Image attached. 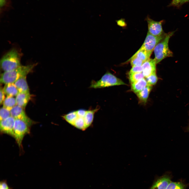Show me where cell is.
Wrapping results in <instances>:
<instances>
[{"label": "cell", "instance_id": "obj_6", "mask_svg": "<svg viewBox=\"0 0 189 189\" xmlns=\"http://www.w3.org/2000/svg\"><path fill=\"white\" fill-rule=\"evenodd\" d=\"M167 34L165 33L160 36H156L148 32L145 40L139 49L152 53L156 45L164 38Z\"/></svg>", "mask_w": 189, "mask_h": 189}, {"label": "cell", "instance_id": "obj_24", "mask_svg": "<svg viewBox=\"0 0 189 189\" xmlns=\"http://www.w3.org/2000/svg\"><path fill=\"white\" fill-rule=\"evenodd\" d=\"M145 78L148 84L151 86L155 85L158 81V77L156 72Z\"/></svg>", "mask_w": 189, "mask_h": 189}, {"label": "cell", "instance_id": "obj_4", "mask_svg": "<svg viewBox=\"0 0 189 189\" xmlns=\"http://www.w3.org/2000/svg\"><path fill=\"white\" fill-rule=\"evenodd\" d=\"M121 80L109 72L106 73L99 80H92L90 87L94 88H101L109 86L126 85Z\"/></svg>", "mask_w": 189, "mask_h": 189}, {"label": "cell", "instance_id": "obj_1", "mask_svg": "<svg viewBox=\"0 0 189 189\" xmlns=\"http://www.w3.org/2000/svg\"><path fill=\"white\" fill-rule=\"evenodd\" d=\"M35 65L33 64L25 66L21 65L13 70L4 72L1 75L0 82L5 84L14 83L20 77L27 76L32 71Z\"/></svg>", "mask_w": 189, "mask_h": 189}, {"label": "cell", "instance_id": "obj_16", "mask_svg": "<svg viewBox=\"0 0 189 189\" xmlns=\"http://www.w3.org/2000/svg\"><path fill=\"white\" fill-rule=\"evenodd\" d=\"M4 93L7 96H16L19 92L14 83L6 84L3 88Z\"/></svg>", "mask_w": 189, "mask_h": 189}, {"label": "cell", "instance_id": "obj_9", "mask_svg": "<svg viewBox=\"0 0 189 189\" xmlns=\"http://www.w3.org/2000/svg\"><path fill=\"white\" fill-rule=\"evenodd\" d=\"M15 119L14 118L10 116L5 119L0 120L1 132L14 138V127Z\"/></svg>", "mask_w": 189, "mask_h": 189}, {"label": "cell", "instance_id": "obj_28", "mask_svg": "<svg viewBox=\"0 0 189 189\" xmlns=\"http://www.w3.org/2000/svg\"><path fill=\"white\" fill-rule=\"evenodd\" d=\"M143 69L142 66H132L129 74L133 73L142 72Z\"/></svg>", "mask_w": 189, "mask_h": 189}, {"label": "cell", "instance_id": "obj_20", "mask_svg": "<svg viewBox=\"0 0 189 189\" xmlns=\"http://www.w3.org/2000/svg\"><path fill=\"white\" fill-rule=\"evenodd\" d=\"M63 118L72 126L77 118L76 111L69 112L62 116Z\"/></svg>", "mask_w": 189, "mask_h": 189}, {"label": "cell", "instance_id": "obj_29", "mask_svg": "<svg viewBox=\"0 0 189 189\" xmlns=\"http://www.w3.org/2000/svg\"><path fill=\"white\" fill-rule=\"evenodd\" d=\"M188 2L189 0H172L171 4L172 6H178Z\"/></svg>", "mask_w": 189, "mask_h": 189}, {"label": "cell", "instance_id": "obj_22", "mask_svg": "<svg viewBox=\"0 0 189 189\" xmlns=\"http://www.w3.org/2000/svg\"><path fill=\"white\" fill-rule=\"evenodd\" d=\"M73 126L82 130H85L86 129L83 118L77 117Z\"/></svg>", "mask_w": 189, "mask_h": 189}, {"label": "cell", "instance_id": "obj_13", "mask_svg": "<svg viewBox=\"0 0 189 189\" xmlns=\"http://www.w3.org/2000/svg\"><path fill=\"white\" fill-rule=\"evenodd\" d=\"M14 84L19 92H29V88L26 80V76L20 77Z\"/></svg>", "mask_w": 189, "mask_h": 189}, {"label": "cell", "instance_id": "obj_31", "mask_svg": "<svg viewBox=\"0 0 189 189\" xmlns=\"http://www.w3.org/2000/svg\"><path fill=\"white\" fill-rule=\"evenodd\" d=\"M5 93L3 88L1 87L0 90V103L1 104L5 99Z\"/></svg>", "mask_w": 189, "mask_h": 189}, {"label": "cell", "instance_id": "obj_21", "mask_svg": "<svg viewBox=\"0 0 189 189\" xmlns=\"http://www.w3.org/2000/svg\"><path fill=\"white\" fill-rule=\"evenodd\" d=\"M12 8L11 0H0L1 14L9 10Z\"/></svg>", "mask_w": 189, "mask_h": 189}, {"label": "cell", "instance_id": "obj_2", "mask_svg": "<svg viewBox=\"0 0 189 189\" xmlns=\"http://www.w3.org/2000/svg\"><path fill=\"white\" fill-rule=\"evenodd\" d=\"M20 56L18 51L13 49L5 54L0 61V66L4 72L11 71L21 65Z\"/></svg>", "mask_w": 189, "mask_h": 189}, {"label": "cell", "instance_id": "obj_11", "mask_svg": "<svg viewBox=\"0 0 189 189\" xmlns=\"http://www.w3.org/2000/svg\"><path fill=\"white\" fill-rule=\"evenodd\" d=\"M30 92H19L16 96L17 105L25 108L30 98Z\"/></svg>", "mask_w": 189, "mask_h": 189}, {"label": "cell", "instance_id": "obj_5", "mask_svg": "<svg viewBox=\"0 0 189 189\" xmlns=\"http://www.w3.org/2000/svg\"><path fill=\"white\" fill-rule=\"evenodd\" d=\"M30 127L25 122L21 120L15 119L14 127V138L19 147L25 136L30 133Z\"/></svg>", "mask_w": 189, "mask_h": 189}, {"label": "cell", "instance_id": "obj_30", "mask_svg": "<svg viewBox=\"0 0 189 189\" xmlns=\"http://www.w3.org/2000/svg\"><path fill=\"white\" fill-rule=\"evenodd\" d=\"M87 110L84 109H80L76 111L77 117L84 118Z\"/></svg>", "mask_w": 189, "mask_h": 189}, {"label": "cell", "instance_id": "obj_23", "mask_svg": "<svg viewBox=\"0 0 189 189\" xmlns=\"http://www.w3.org/2000/svg\"><path fill=\"white\" fill-rule=\"evenodd\" d=\"M129 75V78L131 83L139 81L145 77L142 72L133 73Z\"/></svg>", "mask_w": 189, "mask_h": 189}, {"label": "cell", "instance_id": "obj_8", "mask_svg": "<svg viewBox=\"0 0 189 189\" xmlns=\"http://www.w3.org/2000/svg\"><path fill=\"white\" fill-rule=\"evenodd\" d=\"M11 116L15 119H18L25 122L30 127L35 123L26 115L24 108L17 105L10 111Z\"/></svg>", "mask_w": 189, "mask_h": 189}, {"label": "cell", "instance_id": "obj_12", "mask_svg": "<svg viewBox=\"0 0 189 189\" xmlns=\"http://www.w3.org/2000/svg\"><path fill=\"white\" fill-rule=\"evenodd\" d=\"M171 182L168 177L163 176L158 179L154 184L151 189H166Z\"/></svg>", "mask_w": 189, "mask_h": 189}, {"label": "cell", "instance_id": "obj_25", "mask_svg": "<svg viewBox=\"0 0 189 189\" xmlns=\"http://www.w3.org/2000/svg\"><path fill=\"white\" fill-rule=\"evenodd\" d=\"M11 116L10 110L3 107L0 109V120L5 119Z\"/></svg>", "mask_w": 189, "mask_h": 189}, {"label": "cell", "instance_id": "obj_32", "mask_svg": "<svg viewBox=\"0 0 189 189\" xmlns=\"http://www.w3.org/2000/svg\"><path fill=\"white\" fill-rule=\"evenodd\" d=\"M0 189H10L7 183L5 181L0 182Z\"/></svg>", "mask_w": 189, "mask_h": 189}, {"label": "cell", "instance_id": "obj_17", "mask_svg": "<svg viewBox=\"0 0 189 189\" xmlns=\"http://www.w3.org/2000/svg\"><path fill=\"white\" fill-rule=\"evenodd\" d=\"M99 109L96 108L93 109L87 110L84 117V120L86 129L88 128L92 124L94 113Z\"/></svg>", "mask_w": 189, "mask_h": 189}, {"label": "cell", "instance_id": "obj_15", "mask_svg": "<svg viewBox=\"0 0 189 189\" xmlns=\"http://www.w3.org/2000/svg\"><path fill=\"white\" fill-rule=\"evenodd\" d=\"M148 85L145 79L144 78L139 81L131 83V90L136 94L142 90Z\"/></svg>", "mask_w": 189, "mask_h": 189}, {"label": "cell", "instance_id": "obj_14", "mask_svg": "<svg viewBox=\"0 0 189 189\" xmlns=\"http://www.w3.org/2000/svg\"><path fill=\"white\" fill-rule=\"evenodd\" d=\"M152 88V86L148 84L142 90L136 94L141 103L145 104L146 102Z\"/></svg>", "mask_w": 189, "mask_h": 189}, {"label": "cell", "instance_id": "obj_19", "mask_svg": "<svg viewBox=\"0 0 189 189\" xmlns=\"http://www.w3.org/2000/svg\"><path fill=\"white\" fill-rule=\"evenodd\" d=\"M3 107L10 110L17 105L15 98L14 97L7 96L3 103Z\"/></svg>", "mask_w": 189, "mask_h": 189}, {"label": "cell", "instance_id": "obj_7", "mask_svg": "<svg viewBox=\"0 0 189 189\" xmlns=\"http://www.w3.org/2000/svg\"><path fill=\"white\" fill-rule=\"evenodd\" d=\"M146 20L148 24V33L156 36H160L165 34L162 27L163 20L155 21L148 16L146 17Z\"/></svg>", "mask_w": 189, "mask_h": 189}, {"label": "cell", "instance_id": "obj_26", "mask_svg": "<svg viewBox=\"0 0 189 189\" xmlns=\"http://www.w3.org/2000/svg\"><path fill=\"white\" fill-rule=\"evenodd\" d=\"M166 189H185L184 185L180 182H171Z\"/></svg>", "mask_w": 189, "mask_h": 189}, {"label": "cell", "instance_id": "obj_3", "mask_svg": "<svg viewBox=\"0 0 189 189\" xmlns=\"http://www.w3.org/2000/svg\"><path fill=\"white\" fill-rule=\"evenodd\" d=\"M174 33L173 32L167 34L164 38L155 48L154 50L155 55L154 59L156 64L167 57L172 56L173 53L169 49L168 43L170 39Z\"/></svg>", "mask_w": 189, "mask_h": 189}, {"label": "cell", "instance_id": "obj_18", "mask_svg": "<svg viewBox=\"0 0 189 189\" xmlns=\"http://www.w3.org/2000/svg\"><path fill=\"white\" fill-rule=\"evenodd\" d=\"M151 54L145 50L139 49L132 56L136 57L145 62L150 58Z\"/></svg>", "mask_w": 189, "mask_h": 189}, {"label": "cell", "instance_id": "obj_10", "mask_svg": "<svg viewBox=\"0 0 189 189\" xmlns=\"http://www.w3.org/2000/svg\"><path fill=\"white\" fill-rule=\"evenodd\" d=\"M156 63L154 59L149 58L142 65V73L145 77L156 72Z\"/></svg>", "mask_w": 189, "mask_h": 189}, {"label": "cell", "instance_id": "obj_27", "mask_svg": "<svg viewBox=\"0 0 189 189\" xmlns=\"http://www.w3.org/2000/svg\"><path fill=\"white\" fill-rule=\"evenodd\" d=\"M130 61L131 65L132 66H142L144 63L142 60L135 57L132 56L127 61Z\"/></svg>", "mask_w": 189, "mask_h": 189}]
</instances>
